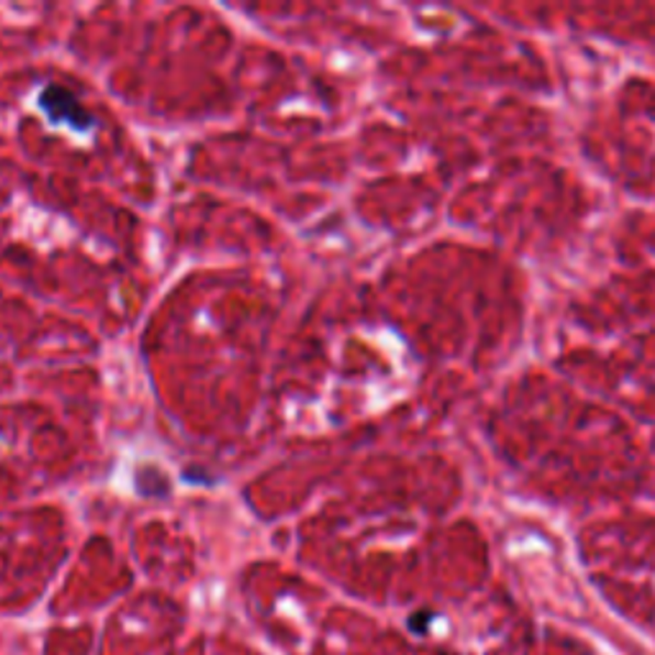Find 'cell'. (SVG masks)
I'll list each match as a JSON object with an SVG mask.
<instances>
[{"instance_id":"6da1fadb","label":"cell","mask_w":655,"mask_h":655,"mask_svg":"<svg viewBox=\"0 0 655 655\" xmlns=\"http://www.w3.org/2000/svg\"><path fill=\"white\" fill-rule=\"evenodd\" d=\"M38 108H42L46 119H49L54 126H69L73 131H90L92 129V115L85 111V106L77 100L73 92L62 85H46L38 96Z\"/></svg>"}]
</instances>
